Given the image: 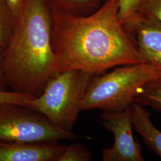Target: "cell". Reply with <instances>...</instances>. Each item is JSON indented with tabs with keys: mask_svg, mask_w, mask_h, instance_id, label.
<instances>
[{
	"mask_svg": "<svg viewBox=\"0 0 161 161\" xmlns=\"http://www.w3.org/2000/svg\"><path fill=\"white\" fill-rule=\"evenodd\" d=\"M35 97L29 94L0 90V104L19 105L29 109L31 102Z\"/></svg>",
	"mask_w": 161,
	"mask_h": 161,
	"instance_id": "5bb4252c",
	"label": "cell"
},
{
	"mask_svg": "<svg viewBox=\"0 0 161 161\" xmlns=\"http://www.w3.org/2000/svg\"><path fill=\"white\" fill-rule=\"evenodd\" d=\"M64 149L58 142H0V161H58Z\"/></svg>",
	"mask_w": 161,
	"mask_h": 161,
	"instance_id": "ba28073f",
	"label": "cell"
},
{
	"mask_svg": "<svg viewBox=\"0 0 161 161\" xmlns=\"http://www.w3.org/2000/svg\"><path fill=\"white\" fill-rule=\"evenodd\" d=\"M2 64H3V54H2V53L0 52V90H5L7 86H6V82L3 76V74Z\"/></svg>",
	"mask_w": 161,
	"mask_h": 161,
	"instance_id": "ac0fdd59",
	"label": "cell"
},
{
	"mask_svg": "<svg viewBox=\"0 0 161 161\" xmlns=\"http://www.w3.org/2000/svg\"><path fill=\"white\" fill-rule=\"evenodd\" d=\"M142 0H118V18L121 23H124L128 19L138 12Z\"/></svg>",
	"mask_w": 161,
	"mask_h": 161,
	"instance_id": "9a60e30c",
	"label": "cell"
},
{
	"mask_svg": "<svg viewBox=\"0 0 161 161\" xmlns=\"http://www.w3.org/2000/svg\"><path fill=\"white\" fill-rule=\"evenodd\" d=\"M134 102L161 112V76L150 80L140 88Z\"/></svg>",
	"mask_w": 161,
	"mask_h": 161,
	"instance_id": "30bf717a",
	"label": "cell"
},
{
	"mask_svg": "<svg viewBox=\"0 0 161 161\" xmlns=\"http://www.w3.org/2000/svg\"><path fill=\"white\" fill-rule=\"evenodd\" d=\"M94 76L79 69L54 74L40 95L32 100L29 109L46 116L56 127L72 131Z\"/></svg>",
	"mask_w": 161,
	"mask_h": 161,
	"instance_id": "277c9868",
	"label": "cell"
},
{
	"mask_svg": "<svg viewBox=\"0 0 161 161\" xmlns=\"http://www.w3.org/2000/svg\"><path fill=\"white\" fill-rule=\"evenodd\" d=\"M92 158L91 152L85 145L76 143L64 147L58 161H90Z\"/></svg>",
	"mask_w": 161,
	"mask_h": 161,
	"instance_id": "4fadbf2b",
	"label": "cell"
},
{
	"mask_svg": "<svg viewBox=\"0 0 161 161\" xmlns=\"http://www.w3.org/2000/svg\"><path fill=\"white\" fill-rule=\"evenodd\" d=\"M132 110V127L142 136L148 149L161 158V131L150 120V114L144 106L134 102Z\"/></svg>",
	"mask_w": 161,
	"mask_h": 161,
	"instance_id": "9c48e42d",
	"label": "cell"
},
{
	"mask_svg": "<svg viewBox=\"0 0 161 161\" xmlns=\"http://www.w3.org/2000/svg\"><path fill=\"white\" fill-rule=\"evenodd\" d=\"M52 7L56 73L79 69L95 76L114 67L147 63L119 20L118 0H104L88 15Z\"/></svg>",
	"mask_w": 161,
	"mask_h": 161,
	"instance_id": "6da1fadb",
	"label": "cell"
},
{
	"mask_svg": "<svg viewBox=\"0 0 161 161\" xmlns=\"http://www.w3.org/2000/svg\"><path fill=\"white\" fill-rule=\"evenodd\" d=\"M11 13L14 25L20 17L25 0H4Z\"/></svg>",
	"mask_w": 161,
	"mask_h": 161,
	"instance_id": "e0dca14e",
	"label": "cell"
},
{
	"mask_svg": "<svg viewBox=\"0 0 161 161\" xmlns=\"http://www.w3.org/2000/svg\"><path fill=\"white\" fill-rule=\"evenodd\" d=\"M52 26L49 0H25L8 44L2 52L4 79L12 92L37 97L56 73Z\"/></svg>",
	"mask_w": 161,
	"mask_h": 161,
	"instance_id": "7a4b0ae2",
	"label": "cell"
},
{
	"mask_svg": "<svg viewBox=\"0 0 161 161\" xmlns=\"http://www.w3.org/2000/svg\"><path fill=\"white\" fill-rule=\"evenodd\" d=\"M14 23L11 13L4 0H0V52L8 46L14 29Z\"/></svg>",
	"mask_w": 161,
	"mask_h": 161,
	"instance_id": "7c38bea8",
	"label": "cell"
},
{
	"mask_svg": "<svg viewBox=\"0 0 161 161\" xmlns=\"http://www.w3.org/2000/svg\"><path fill=\"white\" fill-rule=\"evenodd\" d=\"M137 13L154 17L161 22V0H142Z\"/></svg>",
	"mask_w": 161,
	"mask_h": 161,
	"instance_id": "2e32d148",
	"label": "cell"
},
{
	"mask_svg": "<svg viewBox=\"0 0 161 161\" xmlns=\"http://www.w3.org/2000/svg\"><path fill=\"white\" fill-rule=\"evenodd\" d=\"M100 122L112 132L114 143L102 152L103 161H144L142 146L132 134L131 107L119 112H103Z\"/></svg>",
	"mask_w": 161,
	"mask_h": 161,
	"instance_id": "8992f818",
	"label": "cell"
},
{
	"mask_svg": "<svg viewBox=\"0 0 161 161\" xmlns=\"http://www.w3.org/2000/svg\"><path fill=\"white\" fill-rule=\"evenodd\" d=\"M19 105L0 104V142L47 143L81 137L54 125L44 115Z\"/></svg>",
	"mask_w": 161,
	"mask_h": 161,
	"instance_id": "5b68a950",
	"label": "cell"
},
{
	"mask_svg": "<svg viewBox=\"0 0 161 161\" xmlns=\"http://www.w3.org/2000/svg\"><path fill=\"white\" fill-rule=\"evenodd\" d=\"M161 76V71L149 63L119 66L109 73L92 78L81 110L92 109L119 112L130 107L138 89Z\"/></svg>",
	"mask_w": 161,
	"mask_h": 161,
	"instance_id": "3957f363",
	"label": "cell"
},
{
	"mask_svg": "<svg viewBox=\"0 0 161 161\" xmlns=\"http://www.w3.org/2000/svg\"><path fill=\"white\" fill-rule=\"evenodd\" d=\"M52 6L77 15H88L96 11L102 0H49Z\"/></svg>",
	"mask_w": 161,
	"mask_h": 161,
	"instance_id": "8fae6325",
	"label": "cell"
},
{
	"mask_svg": "<svg viewBox=\"0 0 161 161\" xmlns=\"http://www.w3.org/2000/svg\"><path fill=\"white\" fill-rule=\"evenodd\" d=\"M123 25L146 62L161 72V22L154 17L137 13Z\"/></svg>",
	"mask_w": 161,
	"mask_h": 161,
	"instance_id": "52a82bcc",
	"label": "cell"
}]
</instances>
